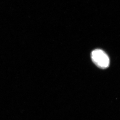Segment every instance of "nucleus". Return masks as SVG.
I'll list each match as a JSON object with an SVG mask.
<instances>
[{
	"label": "nucleus",
	"mask_w": 120,
	"mask_h": 120,
	"mask_svg": "<svg viewBox=\"0 0 120 120\" xmlns=\"http://www.w3.org/2000/svg\"><path fill=\"white\" fill-rule=\"evenodd\" d=\"M91 58L94 63L100 68L105 69L109 67V57L101 49H97L93 51L91 53Z\"/></svg>",
	"instance_id": "obj_1"
}]
</instances>
